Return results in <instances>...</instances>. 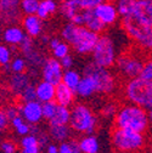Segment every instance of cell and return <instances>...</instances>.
Masks as SVG:
<instances>
[{"label": "cell", "instance_id": "cb8c5ba5", "mask_svg": "<svg viewBox=\"0 0 152 153\" xmlns=\"http://www.w3.org/2000/svg\"><path fill=\"white\" fill-rule=\"evenodd\" d=\"M78 147L80 153H100L101 143L100 140L92 134V135H84L78 141Z\"/></svg>", "mask_w": 152, "mask_h": 153}, {"label": "cell", "instance_id": "f546056e", "mask_svg": "<svg viewBox=\"0 0 152 153\" xmlns=\"http://www.w3.org/2000/svg\"><path fill=\"white\" fill-rule=\"evenodd\" d=\"M10 124L11 126L13 128V130L16 131V134L18 136H26V135H29L31 134V129H32V125H29L28 123H26L21 116H17L15 117L13 119L10 120Z\"/></svg>", "mask_w": 152, "mask_h": 153}, {"label": "cell", "instance_id": "d4e9b609", "mask_svg": "<svg viewBox=\"0 0 152 153\" xmlns=\"http://www.w3.org/2000/svg\"><path fill=\"white\" fill-rule=\"evenodd\" d=\"M83 27H85L86 29L94 32V33H98V34H101L106 28L104 27V25L99 21V18L95 16L94 13V10H85L84 9V12H83V23H82Z\"/></svg>", "mask_w": 152, "mask_h": 153}, {"label": "cell", "instance_id": "277c9868", "mask_svg": "<svg viewBox=\"0 0 152 153\" xmlns=\"http://www.w3.org/2000/svg\"><path fill=\"white\" fill-rule=\"evenodd\" d=\"M124 96L131 103L147 112L152 108V83L140 76L128 79L124 84Z\"/></svg>", "mask_w": 152, "mask_h": 153}, {"label": "cell", "instance_id": "7c38bea8", "mask_svg": "<svg viewBox=\"0 0 152 153\" xmlns=\"http://www.w3.org/2000/svg\"><path fill=\"white\" fill-rule=\"evenodd\" d=\"M40 73H42L44 82H48L56 86L62 80L63 68L61 67L59 60L54 59V57H49V59H45V61L40 68Z\"/></svg>", "mask_w": 152, "mask_h": 153}, {"label": "cell", "instance_id": "9c48e42d", "mask_svg": "<svg viewBox=\"0 0 152 153\" xmlns=\"http://www.w3.org/2000/svg\"><path fill=\"white\" fill-rule=\"evenodd\" d=\"M20 51L27 63V69H29V73L37 74L42 68L46 57L44 56L43 51L38 48L35 39H32L26 35L23 42L20 44Z\"/></svg>", "mask_w": 152, "mask_h": 153}, {"label": "cell", "instance_id": "ffe728a7", "mask_svg": "<svg viewBox=\"0 0 152 153\" xmlns=\"http://www.w3.org/2000/svg\"><path fill=\"white\" fill-rule=\"evenodd\" d=\"M35 90V100L39 101L40 103L54 101L55 99V85L48 83V82H38L34 85Z\"/></svg>", "mask_w": 152, "mask_h": 153}, {"label": "cell", "instance_id": "8992f818", "mask_svg": "<svg viewBox=\"0 0 152 153\" xmlns=\"http://www.w3.org/2000/svg\"><path fill=\"white\" fill-rule=\"evenodd\" d=\"M122 28L129 39L142 50H151L152 48V26L144 25L131 16L121 18Z\"/></svg>", "mask_w": 152, "mask_h": 153}, {"label": "cell", "instance_id": "74e56055", "mask_svg": "<svg viewBox=\"0 0 152 153\" xmlns=\"http://www.w3.org/2000/svg\"><path fill=\"white\" fill-rule=\"evenodd\" d=\"M117 112V106L115 103H106L104 107H102V111H101V114L104 118H108V119H113L115 114Z\"/></svg>", "mask_w": 152, "mask_h": 153}, {"label": "cell", "instance_id": "3957f363", "mask_svg": "<svg viewBox=\"0 0 152 153\" xmlns=\"http://www.w3.org/2000/svg\"><path fill=\"white\" fill-rule=\"evenodd\" d=\"M72 131L82 135H92L99 126V118L85 103H75L71 108L69 124Z\"/></svg>", "mask_w": 152, "mask_h": 153}, {"label": "cell", "instance_id": "52a82bcc", "mask_svg": "<svg viewBox=\"0 0 152 153\" xmlns=\"http://www.w3.org/2000/svg\"><path fill=\"white\" fill-rule=\"evenodd\" d=\"M118 57L116 42L108 34H100L99 40L91 51L92 63L104 68H111L115 66Z\"/></svg>", "mask_w": 152, "mask_h": 153}, {"label": "cell", "instance_id": "4dcf8cb0", "mask_svg": "<svg viewBox=\"0 0 152 153\" xmlns=\"http://www.w3.org/2000/svg\"><path fill=\"white\" fill-rule=\"evenodd\" d=\"M135 1L136 0H116L115 5H116L117 12H118V16L121 18L129 16L131 13L133 9H134Z\"/></svg>", "mask_w": 152, "mask_h": 153}, {"label": "cell", "instance_id": "7a4b0ae2", "mask_svg": "<svg viewBox=\"0 0 152 153\" xmlns=\"http://www.w3.org/2000/svg\"><path fill=\"white\" fill-rule=\"evenodd\" d=\"M113 124L115 128L145 134L150 126V112L131 103L123 105L117 108L113 117Z\"/></svg>", "mask_w": 152, "mask_h": 153}, {"label": "cell", "instance_id": "30bf717a", "mask_svg": "<svg viewBox=\"0 0 152 153\" xmlns=\"http://www.w3.org/2000/svg\"><path fill=\"white\" fill-rule=\"evenodd\" d=\"M145 62L146 61L136 53H123L117 57L115 66L123 76L127 79H131L139 76Z\"/></svg>", "mask_w": 152, "mask_h": 153}, {"label": "cell", "instance_id": "5b68a950", "mask_svg": "<svg viewBox=\"0 0 152 153\" xmlns=\"http://www.w3.org/2000/svg\"><path fill=\"white\" fill-rule=\"evenodd\" d=\"M111 143L119 153H138L144 149L146 139L144 134L115 128L111 131Z\"/></svg>", "mask_w": 152, "mask_h": 153}, {"label": "cell", "instance_id": "9a60e30c", "mask_svg": "<svg viewBox=\"0 0 152 153\" xmlns=\"http://www.w3.org/2000/svg\"><path fill=\"white\" fill-rule=\"evenodd\" d=\"M20 0H0V21L5 25H15L21 18Z\"/></svg>", "mask_w": 152, "mask_h": 153}, {"label": "cell", "instance_id": "681fc988", "mask_svg": "<svg viewBox=\"0 0 152 153\" xmlns=\"http://www.w3.org/2000/svg\"><path fill=\"white\" fill-rule=\"evenodd\" d=\"M117 153H119V152H117Z\"/></svg>", "mask_w": 152, "mask_h": 153}, {"label": "cell", "instance_id": "d6a6232c", "mask_svg": "<svg viewBox=\"0 0 152 153\" xmlns=\"http://www.w3.org/2000/svg\"><path fill=\"white\" fill-rule=\"evenodd\" d=\"M40 0H20V10L21 12L27 16V15H35L38 10V5H39Z\"/></svg>", "mask_w": 152, "mask_h": 153}, {"label": "cell", "instance_id": "83f0119b", "mask_svg": "<svg viewBox=\"0 0 152 153\" xmlns=\"http://www.w3.org/2000/svg\"><path fill=\"white\" fill-rule=\"evenodd\" d=\"M71 117V108L57 105L52 118L48 122L49 125H68Z\"/></svg>", "mask_w": 152, "mask_h": 153}, {"label": "cell", "instance_id": "ac0fdd59", "mask_svg": "<svg viewBox=\"0 0 152 153\" xmlns=\"http://www.w3.org/2000/svg\"><path fill=\"white\" fill-rule=\"evenodd\" d=\"M96 85H95L94 80L88 75H82V78L74 90V95L75 97L82 99V100H88L90 97H92L95 94H96Z\"/></svg>", "mask_w": 152, "mask_h": 153}, {"label": "cell", "instance_id": "1f68e13d", "mask_svg": "<svg viewBox=\"0 0 152 153\" xmlns=\"http://www.w3.org/2000/svg\"><path fill=\"white\" fill-rule=\"evenodd\" d=\"M6 67L9 68V71L12 74L26 73V71H27V63H26V61H25V59H23L22 56L12 57V60L10 61V63Z\"/></svg>", "mask_w": 152, "mask_h": 153}, {"label": "cell", "instance_id": "ee69618b", "mask_svg": "<svg viewBox=\"0 0 152 153\" xmlns=\"http://www.w3.org/2000/svg\"><path fill=\"white\" fill-rule=\"evenodd\" d=\"M5 113H6V116H7L9 120L13 119V118L17 117V116H20V112H18V107H16V106H9V107L5 109Z\"/></svg>", "mask_w": 152, "mask_h": 153}, {"label": "cell", "instance_id": "7bdbcfd3", "mask_svg": "<svg viewBox=\"0 0 152 153\" xmlns=\"http://www.w3.org/2000/svg\"><path fill=\"white\" fill-rule=\"evenodd\" d=\"M9 125H10V120L6 116V113L4 109H0V134L6 131L9 129Z\"/></svg>", "mask_w": 152, "mask_h": 153}, {"label": "cell", "instance_id": "7402d4cb", "mask_svg": "<svg viewBox=\"0 0 152 153\" xmlns=\"http://www.w3.org/2000/svg\"><path fill=\"white\" fill-rule=\"evenodd\" d=\"M72 129L69 125H49L48 135L55 142H65L72 139Z\"/></svg>", "mask_w": 152, "mask_h": 153}, {"label": "cell", "instance_id": "f1b7e54d", "mask_svg": "<svg viewBox=\"0 0 152 153\" xmlns=\"http://www.w3.org/2000/svg\"><path fill=\"white\" fill-rule=\"evenodd\" d=\"M80 78H82V74L78 71L71 68V69L63 71L61 83L74 91L75 88H77V85H78V83H79V80H80Z\"/></svg>", "mask_w": 152, "mask_h": 153}, {"label": "cell", "instance_id": "f6af8a7d", "mask_svg": "<svg viewBox=\"0 0 152 153\" xmlns=\"http://www.w3.org/2000/svg\"><path fill=\"white\" fill-rule=\"evenodd\" d=\"M45 153H59V151H57V145L48 143V145L45 146Z\"/></svg>", "mask_w": 152, "mask_h": 153}, {"label": "cell", "instance_id": "603a6c76", "mask_svg": "<svg viewBox=\"0 0 152 153\" xmlns=\"http://www.w3.org/2000/svg\"><path fill=\"white\" fill-rule=\"evenodd\" d=\"M48 46L51 50L52 57L56 60H61L62 57L71 53V46L60 38H50Z\"/></svg>", "mask_w": 152, "mask_h": 153}, {"label": "cell", "instance_id": "ba28073f", "mask_svg": "<svg viewBox=\"0 0 152 153\" xmlns=\"http://www.w3.org/2000/svg\"><path fill=\"white\" fill-rule=\"evenodd\" d=\"M83 75H88L96 85L98 94H112L117 88V80L111 68H104L90 62L83 68Z\"/></svg>", "mask_w": 152, "mask_h": 153}, {"label": "cell", "instance_id": "ab89813d", "mask_svg": "<svg viewBox=\"0 0 152 153\" xmlns=\"http://www.w3.org/2000/svg\"><path fill=\"white\" fill-rule=\"evenodd\" d=\"M139 76L142 79H145V80H151L152 79V63H151V61H147V62L144 63Z\"/></svg>", "mask_w": 152, "mask_h": 153}, {"label": "cell", "instance_id": "8d00e7d4", "mask_svg": "<svg viewBox=\"0 0 152 153\" xmlns=\"http://www.w3.org/2000/svg\"><path fill=\"white\" fill-rule=\"evenodd\" d=\"M20 97L22 100V102H29V101H34L35 100V90H34V85H29L27 86L23 92L20 95Z\"/></svg>", "mask_w": 152, "mask_h": 153}, {"label": "cell", "instance_id": "2e32d148", "mask_svg": "<svg viewBox=\"0 0 152 153\" xmlns=\"http://www.w3.org/2000/svg\"><path fill=\"white\" fill-rule=\"evenodd\" d=\"M21 27L27 36L32 38V39H37L44 32V21H42L37 15H27L22 18Z\"/></svg>", "mask_w": 152, "mask_h": 153}, {"label": "cell", "instance_id": "836d02e7", "mask_svg": "<svg viewBox=\"0 0 152 153\" xmlns=\"http://www.w3.org/2000/svg\"><path fill=\"white\" fill-rule=\"evenodd\" d=\"M59 153H80L78 147V141L69 139L65 142H60L57 146Z\"/></svg>", "mask_w": 152, "mask_h": 153}, {"label": "cell", "instance_id": "7dc6e473", "mask_svg": "<svg viewBox=\"0 0 152 153\" xmlns=\"http://www.w3.org/2000/svg\"><path fill=\"white\" fill-rule=\"evenodd\" d=\"M1 142H3V137H1V135H0V145H1Z\"/></svg>", "mask_w": 152, "mask_h": 153}, {"label": "cell", "instance_id": "4316f807", "mask_svg": "<svg viewBox=\"0 0 152 153\" xmlns=\"http://www.w3.org/2000/svg\"><path fill=\"white\" fill-rule=\"evenodd\" d=\"M57 6L59 5L56 3V0H40L35 15L39 17L42 21L49 20V18L57 11Z\"/></svg>", "mask_w": 152, "mask_h": 153}, {"label": "cell", "instance_id": "b9f144b4", "mask_svg": "<svg viewBox=\"0 0 152 153\" xmlns=\"http://www.w3.org/2000/svg\"><path fill=\"white\" fill-rule=\"evenodd\" d=\"M104 1H106V0H79L82 7L85 10H92Z\"/></svg>", "mask_w": 152, "mask_h": 153}, {"label": "cell", "instance_id": "d6986e66", "mask_svg": "<svg viewBox=\"0 0 152 153\" xmlns=\"http://www.w3.org/2000/svg\"><path fill=\"white\" fill-rule=\"evenodd\" d=\"M54 101L60 106L71 107V106L74 105V101H75L74 91L71 90L69 88H67L66 85H63L62 83H60V84H57L55 86V99H54Z\"/></svg>", "mask_w": 152, "mask_h": 153}, {"label": "cell", "instance_id": "e575fe53", "mask_svg": "<svg viewBox=\"0 0 152 153\" xmlns=\"http://www.w3.org/2000/svg\"><path fill=\"white\" fill-rule=\"evenodd\" d=\"M12 49L6 44H0V67H6L12 60Z\"/></svg>", "mask_w": 152, "mask_h": 153}, {"label": "cell", "instance_id": "484cf974", "mask_svg": "<svg viewBox=\"0 0 152 153\" xmlns=\"http://www.w3.org/2000/svg\"><path fill=\"white\" fill-rule=\"evenodd\" d=\"M20 148H21L20 153H42V149H43L39 141H38V139L33 134L21 137Z\"/></svg>", "mask_w": 152, "mask_h": 153}, {"label": "cell", "instance_id": "8fae6325", "mask_svg": "<svg viewBox=\"0 0 152 153\" xmlns=\"http://www.w3.org/2000/svg\"><path fill=\"white\" fill-rule=\"evenodd\" d=\"M57 5V10L65 20L75 26H82L84 9L82 7L79 0H61Z\"/></svg>", "mask_w": 152, "mask_h": 153}, {"label": "cell", "instance_id": "e0dca14e", "mask_svg": "<svg viewBox=\"0 0 152 153\" xmlns=\"http://www.w3.org/2000/svg\"><path fill=\"white\" fill-rule=\"evenodd\" d=\"M26 38V33L23 32L22 27L17 25H10L7 26L3 32V40L7 46L17 48L23 42Z\"/></svg>", "mask_w": 152, "mask_h": 153}, {"label": "cell", "instance_id": "5bb4252c", "mask_svg": "<svg viewBox=\"0 0 152 153\" xmlns=\"http://www.w3.org/2000/svg\"><path fill=\"white\" fill-rule=\"evenodd\" d=\"M18 112H20L22 119L29 125H39L43 120L42 103L37 100L22 102V105L18 107Z\"/></svg>", "mask_w": 152, "mask_h": 153}, {"label": "cell", "instance_id": "d590c367", "mask_svg": "<svg viewBox=\"0 0 152 153\" xmlns=\"http://www.w3.org/2000/svg\"><path fill=\"white\" fill-rule=\"evenodd\" d=\"M56 107H57V103L55 101H50V102H45V103H42V113H43V119H45L46 122H49L54 113L56 111Z\"/></svg>", "mask_w": 152, "mask_h": 153}, {"label": "cell", "instance_id": "60d3db41", "mask_svg": "<svg viewBox=\"0 0 152 153\" xmlns=\"http://www.w3.org/2000/svg\"><path fill=\"white\" fill-rule=\"evenodd\" d=\"M59 61H60V65H61V67L63 68V71L71 69V68H73V66H74V57H73L71 53H68L67 56L62 57V59L59 60Z\"/></svg>", "mask_w": 152, "mask_h": 153}, {"label": "cell", "instance_id": "6da1fadb", "mask_svg": "<svg viewBox=\"0 0 152 153\" xmlns=\"http://www.w3.org/2000/svg\"><path fill=\"white\" fill-rule=\"evenodd\" d=\"M60 35L61 39L66 42L71 49L82 56L91 53L100 36L98 33H94L83 26H75L71 22H67L62 27Z\"/></svg>", "mask_w": 152, "mask_h": 153}, {"label": "cell", "instance_id": "f35d334b", "mask_svg": "<svg viewBox=\"0 0 152 153\" xmlns=\"http://www.w3.org/2000/svg\"><path fill=\"white\" fill-rule=\"evenodd\" d=\"M0 152L1 153H17V146L11 140H5L0 145Z\"/></svg>", "mask_w": 152, "mask_h": 153}, {"label": "cell", "instance_id": "bcb514c9", "mask_svg": "<svg viewBox=\"0 0 152 153\" xmlns=\"http://www.w3.org/2000/svg\"><path fill=\"white\" fill-rule=\"evenodd\" d=\"M49 40H50V38H49L48 35H43V34H42V35L39 36V42H40L42 45H46V46H48Z\"/></svg>", "mask_w": 152, "mask_h": 153}, {"label": "cell", "instance_id": "44dd1931", "mask_svg": "<svg viewBox=\"0 0 152 153\" xmlns=\"http://www.w3.org/2000/svg\"><path fill=\"white\" fill-rule=\"evenodd\" d=\"M32 83H31V76L26 73H18V74H11L10 79H9V86H10V90L20 96V95L23 92V90L29 86Z\"/></svg>", "mask_w": 152, "mask_h": 153}, {"label": "cell", "instance_id": "4fadbf2b", "mask_svg": "<svg viewBox=\"0 0 152 153\" xmlns=\"http://www.w3.org/2000/svg\"><path fill=\"white\" fill-rule=\"evenodd\" d=\"M94 10V13L99 18V21L104 25V27H111L115 26L117 23V21L119 20V16L116 9V5L113 1L106 0V1L101 3L100 5H98Z\"/></svg>", "mask_w": 152, "mask_h": 153}, {"label": "cell", "instance_id": "c3c4849f", "mask_svg": "<svg viewBox=\"0 0 152 153\" xmlns=\"http://www.w3.org/2000/svg\"><path fill=\"white\" fill-rule=\"evenodd\" d=\"M110 1H113V3H115V1H116V0H110Z\"/></svg>", "mask_w": 152, "mask_h": 153}]
</instances>
